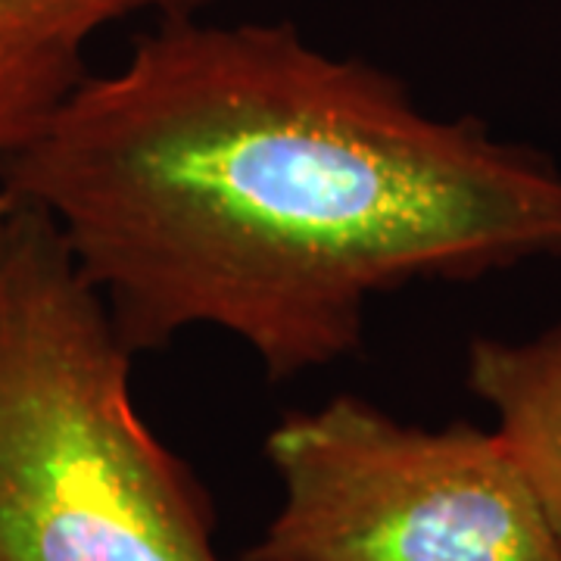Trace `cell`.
Instances as JSON below:
<instances>
[{
  "label": "cell",
  "instance_id": "4",
  "mask_svg": "<svg viewBox=\"0 0 561 561\" xmlns=\"http://www.w3.org/2000/svg\"><path fill=\"white\" fill-rule=\"evenodd\" d=\"M216 0H0V162L35 140L88 81V47L135 16H201Z\"/></svg>",
  "mask_w": 561,
  "mask_h": 561
},
{
  "label": "cell",
  "instance_id": "5",
  "mask_svg": "<svg viewBox=\"0 0 561 561\" xmlns=\"http://www.w3.org/2000/svg\"><path fill=\"white\" fill-rule=\"evenodd\" d=\"M465 378L561 540V321L522 343L471 341Z\"/></svg>",
  "mask_w": 561,
  "mask_h": 561
},
{
  "label": "cell",
  "instance_id": "3",
  "mask_svg": "<svg viewBox=\"0 0 561 561\" xmlns=\"http://www.w3.org/2000/svg\"><path fill=\"white\" fill-rule=\"evenodd\" d=\"M280 505L241 561H561L496 431L400 424L359 397L265 434Z\"/></svg>",
  "mask_w": 561,
  "mask_h": 561
},
{
  "label": "cell",
  "instance_id": "1",
  "mask_svg": "<svg viewBox=\"0 0 561 561\" xmlns=\"http://www.w3.org/2000/svg\"><path fill=\"white\" fill-rule=\"evenodd\" d=\"M135 353L191 328L268 381L350 359L368 306L561 256V172L290 22L160 20L0 162Z\"/></svg>",
  "mask_w": 561,
  "mask_h": 561
},
{
  "label": "cell",
  "instance_id": "2",
  "mask_svg": "<svg viewBox=\"0 0 561 561\" xmlns=\"http://www.w3.org/2000/svg\"><path fill=\"white\" fill-rule=\"evenodd\" d=\"M135 359L50 216L0 187V561H221Z\"/></svg>",
  "mask_w": 561,
  "mask_h": 561
}]
</instances>
